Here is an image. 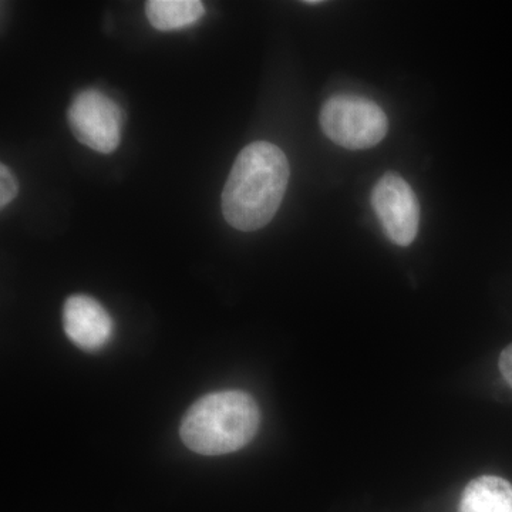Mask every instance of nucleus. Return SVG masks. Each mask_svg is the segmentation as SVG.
Instances as JSON below:
<instances>
[{
	"label": "nucleus",
	"mask_w": 512,
	"mask_h": 512,
	"mask_svg": "<svg viewBox=\"0 0 512 512\" xmlns=\"http://www.w3.org/2000/svg\"><path fill=\"white\" fill-rule=\"evenodd\" d=\"M261 423L258 403L251 394L227 390L207 394L192 404L181 423L185 446L202 456H221L247 446Z\"/></svg>",
	"instance_id": "f03ea898"
},
{
	"label": "nucleus",
	"mask_w": 512,
	"mask_h": 512,
	"mask_svg": "<svg viewBox=\"0 0 512 512\" xmlns=\"http://www.w3.org/2000/svg\"><path fill=\"white\" fill-rule=\"evenodd\" d=\"M204 13V5L198 0H150L146 3L148 22L161 32L194 25Z\"/></svg>",
	"instance_id": "6e6552de"
},
{
	"label": "nucleus",
	"mask_w": 512,
	"mask_h": 512,
	"mask_svg": "<svg viewBox=\"0 0 512 512\" xmlns=\"http://www.w3.org/2000/svg\"><path fill=\"white\" fill-rule=\"evenodd\" d=\"M500 366L501 375H503L505 382L510 384L512 387V343L503 350L500 355Z\"/></svg>",
	"instance_id": "9d476101"
},
{
	"label": "nucleus",
	"mask_w": 512,
	"mask_h": 512,
	"mask_svg": "<svg viewBox=\"0 0 512 512\" xmlns=\"http://www.w3.org/2000/svg\"><path fill=\"white\" fill-rule=\"evenodd\" d=\"M320 126L333 143L348 150L377 146L389 131L382 107L366 97L338 94L320 110Z\"/></svg>",
	"instance_id": "7ed1b4c3"
},
{
	"label": "nucleus",
	"mask_w": 512,
	"mask_h": 512,
	"mask_svg": "<svg viewBox=\"0 0 512 512\" xmlns=\"http://www.w3.org/2000/svg\"><path fill=\"white\" fill-rule=\"evenodd\" d=\"M63 328L74 345L94 352L109 342L113 320L96 299L87 295H73L63 306Z\"/></svg>",
	"instance_id": "423d86ee"
},
{
	"label": "nucleus",
	"mask_w": 512,
	"mask_h": 512,
	"mask_svg": "<svg viewBox=\"0 0 512 512\" xmlns=\"http://www.w3.org/2000/svg\"><path fill=\"white\" fill-rule=\"evenodd\" d=\"M372 205L390 241L409 247L419 232L420 205L402 175L384 174L373 188Z\"/></svg>",
	"instance_id": "39448f33"
},
{
	"label": "nucleus",
	"mask_w": 512,
	"mask_h": 512,
	"mask_svg": "<svg viewBox=\"0 0 512 512\" xmlns=\"http://www.w3.org/2000/svg\"><path fill=\"white\" fill-rule=\"evenodd\" d=\"M288 158L275 144L256 141L239 153L222 191V214L238 231L264 228L281 207L288 188Z\"/></svg>",
	"instance_id": "f257e3e1"
},
{
	"label": "nucleus",
	"mask_w": 512,
	"mask_h": 512,
	"mask_svg": "<svg viewBox=\"0 0 512 512\" xmlns=\"http://www.w3.org/2000/svg\"><path fill=\"white\" fill-rule=\"evenodd\" d=\"M458 512H512V484L497 476L470 481L461 494Z\"/></svg>",
	"instance_id": "0eeeda50"
},
{
	"label": "nucleus",
	"mask_w": 512,
	"mask_h": 512,
	"mask_svg": "<svg viewBox=\"0 0 512 512\" xmlns=\"http://www.w3.org/2000/svg\"><path fill=\"white\" fill-rule=\"evenodd\" d=\"M18 181L5 164L0 165V205L5 208L18 195Z\"/></svg>",
	"instance_id": "1a4fd4ad"
},
{
	"label": "nucleus",
	"mask_w": 512,
	"mask_h": 512,
	"mask_svg": "<svg viewBox=\"0 0 512 512\" xmlns=\"http://www.w3.org/2000/svg\"><path fill=\"white\" fill-rule=\"evenodd\" d=\"M69 124L74 137L101 154L119 147L123 113L120 107L99 90H84L74 97L69 109Z\"/></svg>",
	"instance_id": "20e7f679"
}]
</instances>
